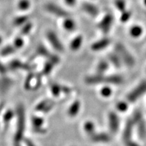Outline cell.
<instances>
[{
  "label": "cell",
  "mask_w": 146,
  "mask_h": 146,
  "mask_svg": "<svg viewBox=\"0 0 146 146\" xmlns=\"http://www.w3.org/2000/svg\"><path fill=\"white\" fill-rule=\"evenodd\" d=\"M109 68V63L106 60H102L97 66V72L99 74H103Z\"/></svg>",
  "instance_id": "ffe728a7"
},
{
  "label": "cell",
  "mask_w": 146,
  "mask_h": 146,
  "mask_svg": "<svg viewBox=\"0 0 146 146\" xmlns=\"http://www.w3.org/2000/svg\"><path fill=\"white\" fill-rule=\"evenodd\" d=\"M25 42L22 37H16L14 41V47L15 49H21L24 46Z\"/></svg>",
  "instance_id": "f546056e"
},
{
  "label": "cell",
  "mask_w": 146,
  "mask_h": 146,
  "mask_svg": "<svg viewBox=\"0 0 146 146\" xmlns=\"http://www.w3.org/2000/svg\"><path fill=\"white\" fill-rule=\"evenodd\" d=\"M91 139L94 142H98V143H107L110 141L111 137L104 133H94L91 135Z\"/></svg>",
  "instance_id": "8fae6325"
},
{
  "label": "cell",
  "mask_w": 146,
  "mask_h": 146,
  "mask_svg": "<svg viewBox=\"0 0 146 146\" xmlns=\"http://www.w3.org/2000/svg\"><path fill=\"white\" fill-rule=\"evenodd\" d=\"M32 122L33 123L34 128H39L41 127V126L43 123V120L39 117H33Z\"/></svg>",
  "instance_id": "d6a6232c"
},
{
  "label": "cell",
  "mask_w": 146,
  "mask_h": 146,
  "mask_svg": "<svg viewBox=\"0 0 146 146\" xmlns=\"http://www.w3.org/2000/svg\"><path fill=\"white\" fill-rule=\"evenodd\" d=\"M18 113V125L15 136V141L20 142L23 137L25 127V110L23 106H19L17 110Z\"/></svg>",
  "instance_id": "3957f363"
},
{
  "label": "cell",
  "mask_w": 146,
  "mask_h": 146,
  "mask_svg": "<svg viewBox=\"0 0 146 146\" xmlns=\"http://www.w3.org/2000/svg\"><path fill=\"white\" fill-rule=\"evenodd\" d=\"M16 49L14 48V46H11V45H8L3 47L2 50L0 52V54L2 56H8L9 55L13 54L15 51Z\"/></svg>",
  "instance_id": "d4e9b609"
},
{
  "label": "cell",
  "mask_w": 146,
  "mask_h": 146,
  "mask_svg": "<svg viewBox=\"0 0 146 146\" xmlns=\"http://www.w3.org/2000/svg\"><path fill=\"white\" fill-rule=\"evenodd\" d=\"M51 91L52 94L55 96H59L60 92L62 91V87L60 86L58 84H52L51 86Z\"/></svg>",
  "instance_id": "f1b7e54d"
},
{
  "label": "cell",
  "mask_w": 146,
  "mask_h": 146,
  "mask_svg": "<svg viewBox=\"0 0 146 146\" xmlns=\"http://www.w3.org/2000/svg\"><path fill=\"white\" fill-rule=\"evenodd\" d=\"M134 122L133 121L132 119L129 120L127 121V125H126L125 131L123 133V140L125 141V143L131 141V134H132L133 131V127L134 125Z\"/></svg>",
  "instance_id": "7c38bea8"
},
{
  "label": "cell",
  "mask_w": 146,
  "mask_h": 146,
  "mask_svg": "<svg viewBox=\"0 0 146 146\" xmlns=\"http://www.w3.org/2000/svg\"><path fill=\"white\" fill-rule=\"evenodd\" d=\"M54 106V103L50 100H45L41 102L36 107V110L38 111H41L43 112H47L50 111Z\"/></svg>",
  "instance_id": "4fadbf2b"
},
{
  "label": "cell",
  "mask_w": 146,
  "mask_h": 146,
  "mask_svg": "<svg viewBox=\"0 0 146 146\" xmlns=\"http://www.w3.org/2000/svg\"><path fill=\"white\" fill-rule=\"evenodd\" d=\"M80 102L78 101H75L73 102V104L70 106V107L68 109V115L70 116H75L77 113L78 112L80 109Z\"/></svg>",
  "instance_id": "d6986e66"
},
{
  "label": "cell",
  "mask_w": 146,
  "mask_h": 146,
  "mask_svg": "<svg viewBox=\"0 0 146 146\" xmlns=\"http://www.w3.org/2000/svg\"><path fill=\"white\" fill-rule=\"evenodd\" d=\"M116 108L118 110L121 111V112H124V111H126L127 109V104L124 102H118L116 105Z\"/></svg>",
  "instance_id": "e575fe53"
},
{
  "label": "cell",
  "mask_w": 146,
  "mask_h": 146,
  "mask_svg": "<svg viewBox=\"0 0 146 146\" xmlns=\"http://www.w3.org/2000/svg\"><path fill=\"white\" fill-rule=\"evenodd\" d=\"M63 27L67 31H72L76 28V23L72 18H65L63 22Z\"/></svg>",
  "instance_id": "9a60e30c"
},
{
  "label": "cell",
  "mask_w": 146,
  "mask_h": 146,
  "mask_svg": "<svg viewBox=\"0 0 146 146\" xmlns=\"http://www.w3.org/2000/svg\"><path fill=\"white\" fill-rule=\"evenodd\" d=\"M6 72V69H5V66H3L2 63L0 62V72L1 73H5Z\"/></svg>",
  "instance_id": "f35d334b"
},
{
  "label": "cell",
  "mask_w": 146,
  "mask_h": 146,
  "mask_svg": "<svg viewBox=\"0 0 146 146\" xmlns=\"http://www.w3.org/2000/svg\"><path fill=\"white\" fill-rule=\"evenodd\" d=\"M45 9L47 12H50L52 14L58 16V17L62 18H67L68 17L69 14L66 10H64L62 8L58 6V5L55 4L53 3H47L45 5Z\"/></svg>",
  "instance_id": "5b68a950"
},
{
  "label": "cell",
  "mask_w": 146,
  "mask_h": 146,
  "mask_svg": "<svg viewBox=\"0 0 146 146\" xmlns=\"http://www.w3.org/2000/svg\"><path fill=\"white\" fill-rule=\"evenodd\" d=\"M47 39L50 44L58 52H63L64 47L61 41H60L58 36L56 33L53 31H49L47 33Z\"/></svg>",
  "instance_id": "8992f818"
},
{
  "label": "cell",
  "mask_w": 146,
  "mask_h": 146,
  "mask_svg": "<svg viewBox=\"0 0 146 146\" xmlns=\"http://www.w3.org/2000/svg\"><path fill=\"white\" fill-rule=\"evenodd\" d=\"M125 145L127 146H140L139 145H138L137 143H135V142L133 141L132 140L127 142V143H125Z\"/></svg>",
  "instance_id": "74e56055"
},
{
  "label": "cell",
  "mask_w": 146,
  "mask_h": 146,
  "mask_svg": "<svg viewBox=\"0 0 146 146\" xmlns=\"http://www.w3.org/2000/svg\"><path fill=\"white\" fill-rule=\"evenodd\" d=\"M143 3H144V4H145V5L146 6V0H143Z\"/></svg>",
  "instance_id": "7bdbcfd3"
},
{
  "label": "cell",
  "mask_w": 146,
  "mask_h": 146,
  "mask_svg": "<svg viewBox=\"0 0 146 146\" xmlns=\"http://www.w3.org/2000/svg\"><path fill=\"white\" fill-rule=\"evenodd\" d=\"M64 2L69 6H73L76 2V0H64Z\"/></svg>",
  "instance_id": "8d00e7d4"
},
{
  "label": "cell",
  "mask_w": 146,
  "mask_h": 146,
  "mask_svg": "<svg viewBox=\"0 0 146 146\" xmlns=\"http://www.w3.org/2000/svg\"><path fill=\"white\" fill-rule=\"evenodd\" d=\"M31 7V2L29 0H20L18 3V8L22 11L29 10Z\"/></svg>",
  "instance_id": "cb8c5ba5"
},
{
  "label": "cell",
  "mask_w": 146,
  "mask_h": 146,
  "mask_svg": "<svg viewBox=\"0 0 146 146\" xmlns=\"http://www.w3.org/2000/svg\"><path fill=\"white\" fill-rule=\"evenodd\" d=\"M33 29V25L32 23H29V22H27V23L24 25V27H23L21 30V33L23 35H27L29 34V33Z\"/></svg>",
  "instance_id": "4dcf8cb0"
},
{
  "label": "cell",
  "mask_w": 146,
  "mask_h": 146,
  "mask_svg": "<svg viewBox=\"0 0 146 146\" xmlns=\"http://www.w3.org/2000/svg\"><path fill=\"white\" fill-rule=\"evenodd\" d=\"M10 67L13 70L15 69H24V70H29L31 68L29 66L25 64L23 62H21L19 60H13L10 63Z\"/></svg>",
  "instance_id": "2e32d148"
},
{
  "label": "cell",
  "mask_w": 146,
  "mask_h": 146,
  "mask_svg": "<svg viewBox=\"0 0 146 146\" xmlns=\"http://www.w3.org/2000/svg\"><path fill=\"white\" fill-rule=\"evenodd\" d=\"M114 5L120 12H123L126 10V2L125 0H115Z\"/></svg>",
  "instance_id": "4316f807"
},
{
  "label": "cell",
  "mask_w": 146,
  "mask_h": 146,
  "mask_svg": "<svg viewBox=\"0 0 146 146\" xmlns=\"http://www.w3.org/2000/svg\"><path fill=\"white\" fill-rule=\"evenodd\" d=\"M13 112H12V111L11 110H9L8 112H6V114H5V116H3V119L5 122H8L9 120H10L12 119V116H13Z\"/></svg>",
  "instance_id": "d590c367"
},
{
  "label": "cell",
  "mask_w": 146,
  "mask_h": 146,
  "mask_svg": "<svg viewBox=\"0 0 146 146\" xmlns=\"http://www.w3.org/2000/svg\"><path fill=\"white\" fill-rule=\"evenodd\" d=\"M1 42H2V38H1V36H0V45H1Z\"/></svg>",
  "instance_id": "b9f144b4"
},
{
  "label": "cell",
  "mask_w": 146,
  "mask_h": 146,
  "mask_svg": "<svg viewBox=\"0 0 146 146\" xmlns=\"http://www.w3.org/2000/svg\"><path fill=\"white\" fill-rule=\"evenodd\" d=\"M36 53L40 56H44V57L50 58V57L52 56V54L47 50V48L45 46L42 45H39L38 46L37 49H36Z\"/></svg>",
  "instance_id": "7402d4cb"
},
{
  "label": "cell",
  "mask_w": 146,
  "mask_h": 146,
  "mask_svg": "<svg viewBox=\"0 0 146 146\" xmlns=\"http://www.w3.org/2000/svg\"><path fill=\"white\" fill-rule=\"evenodd\" d=\"M124 79L120 75L112 74L108 76H104L103 74H96V75L87 76L85 78V83L89 85H96L101 83L114 84L120 85L123 83Z\"/></svg>",
  "instance_id": "6da1fadb"
},
{
  "label": "cell",
  "mask_w": 146,
  "mask_h": 146,
  "mask_svg": "<svg viewBox=\"0 0 146 146\" xmlns=\"http://www.w3.org/2000/svg\"><path fill=\"white\" fill-rule=\"evenodd\" d=\"M108 60L112 64L113 66H114L116 68H120L121 66V60L120 58L116 53H111L108 56Z\"/></svg>",
  "instance_id": "e0dca14e"
},
{
  "label": "cell",
  "mask_w": 146,
  "mask_h": 146,
  "mask_svg": "<svg viewBox=\"0 0 146 146\" xmlns=\"http://www.w3.org/2000/svg\"><path fill=\"white\" fill-rule=\"evenodd\" d=\"M113 22H114V18H113L112 15L108 14L100 22L98 27L104 33L107 34L110 30Z\"/></svg>",
  "instance_id": "52a82bcc"
},
{
  "label": "cell",
  "mask_w": 146,
  "mask_h": 146,
  "mask_svg": "<svg viewBox=\"0 0 146 146\" xmlns=\"http://www.w3.org/2000/svg\"><path fill=\"white\" fill-rule=\"evenodd\" d=\"M110 43V40L108 38H103L92 43V45H91V49L94 52H100L106 48Z\"/></svg>",
  "instance_id": "ba28073f"
},
{
  "label": "cell",
  "mask_w": 146,
  "mask_h": 146,
  "mask_svg": "<svg viewBox=\"0 0 146 146\" xmlns=\"http://www.w3.org/2000/svg\"><path fill=\"white\" fill-rule=\"evenodd\" d=\"M84 129L86 132L88 133L89 135H93L95 131V126L94 124L91 121H88L87 123H85V125H84Z\"/></svg>",
  "instance_id": "484cf974"
},
{
  "label": "cell",
  "mask_w": 146,
  "mask_h": 146,
  "mask_svg": "<svg viewBox=\"0 0 146 146\" xmlns=\"http://www.w3.org/2000/svg\"><path fill=\"white\" fill-rule=\"evenodd\" d=\"M81 8L84 12H86L89 15L93 17H95L98 15L100 11L98 7L96 5L89 2H84L81 4Z\"/></svg>",
  "instance_id": "9c48e42d"
},
{
  "label": "cell",
  "mask_w": 146,
  "mask_h": 146,
  "mask_svg": "<svg viewBox=\"0 0 146 146\" xmlns=\"http://www.w3.org/2000/svg\"><path fill=\"white\" fill-rule=\"evenodd\" d=\"M54 66H55L54 64L52 62H50V60H49L48 62H47L45 64V66L43 69V74H50V73L52 71L53 68H54Z\"/></svg>",
  "instance_id": "83f0119b"
},
{
  "label": "cell",
  "mask_w": 146,
  "mask_h": 146,
  "mask_svg": "<svg viewBox=\"0 0 146 146\" xmlns=\"http://www.w3.org/2000/svg\"><path fill=\"white\" fill-rule=\"evenodd\" d=\"M27 22H29V17L27 16H20L14 18V25L15 26L19 27L25 25Z\"/></svg>",
  "instance_id": "44dd1931"
},
{
  "label": "cell",
  "mask_w": 146,
  "mask_h": 146,
  "mask_svg": "<svg viewBox=\"0 0 146 146\" xmlns=\"http://www.w3.org/2000/svg\"><path fill=\"white\" fill-rule=\"evenodd\" d=\"M146 93V80L140 83L128 95L127 100L130 102H134Z\"/></svg>",
  "instance_id": "277c9868"
},
{
  "label": "cell",
  "mask_w": 146,
  "mask_h": 146,
  "mask_svg": "<svg viewBox=\"0 0 146 146\" xmlns=\"http://www.w3.org/2000/svg\"><path fill=\"white\" fill-rule=\"evenodd\" d=\"M83 38L82 35H78L75 36L74 38V39L71 41L70 44V47L71 50L76 52L78 51L80 49V47H81L82 44H83Z\"/></svg>",
  "instance_id": "5bb4252c"
},
{
  "label": "cell",
  "mask_w": 146,
  "mask_h": 146,
  "mask_svg": "<svg viewBox=\"0 0 146 146\" xmlns=\"http://www.w3.org/2000/svg\"><path fill=\"white\" fill-rule=\"evenodd\" d=\"M101 94L104 97H109L112 94V89L108 87H104L101 90Z\"/></svg>",
  "instance_id": "836d02e7"
},
{
  "label": "cell",
  "mask_w": 146,
  "mask_h": 146,
  "mask_svg": "<svg viewBox=\"0 0 146 146\" xmlns=\"http://www.w3.org/2000/svg\"><path fill=\"white\" fill-rule=\"evenodd\" d=\"M131 12L129 11H124L123 12H122L121 16H120V21L122 23H127L131 18Z\"/></svg>",
  "instance_id": "1f68e13d"
},
{
  "label": "cell",
  "mask_w": 146,
  "mask_h": 146,
  "mask_svg": "<svg viewBox=\"0 0 146 146\" xmlns=\"http://www.w3.org/2000/svg\"><path fill=\"white\" fill-rule=\"evenodd\" d=\"M130 35L133 38H138L143 34V29L141 26L139 25H134L130 29Z\"/></svg>",
  "instance_id": "ac0fdd59"
},
{
  "label": "cell",
  "mask_w": 146,
  "mask_h": 146,
  "mask_svg": "<svg viewBox=\"0 0 146 146\" xmlns=\"http://www.w3.org/2000/svg\"><path fill=\"white\" fill-rule=\"evenodd\" d=\"M14 146H20L19 144H18V142L15 141V143H14Z\"/></svg>",
  "instance_id": "60d3db41"
},
{
  "label": "cell",
  "mask_w": 146,
  "mask_h": 146,
  "mask_svg": "<svg viewBox=\"0 0 146 146\" xmlns=\"http://www.w3.org/2000/svg\"><path fill=\"white\" fill-rule=\"evenodd\" d=\"M138 134L140 138L143 139L146 135V127L143 120L138 123Z\"/></svg>",
  "instance_id": "603a6c76"
},
{
  "label": "cell",
  "mask_w": 146,
  "mask_h": 146,
  "mask_svg": "<svg viewBox=\"0 0 146 146\" xmlns=\"http://www.w3.org/2000/svg\"><path fill=\"white\" fill-rule=\"evenodd\" d=\"M25 143H26L27 146H35V144L29 139L25 140Z\"/></svg>",
  "instance_id": "ab89813d"
},
{
  "label": "cell",
  "mask_w": 146,
  "mask_h": 146,
  "mask_svg": "<svg viewBox=\"0 0 146 146\" xmlns=\"http://www.w3.org/2000/svg\"><path fill=\"white\" fill-rule=\"evenodd\" d=\"M109 127L112 133L117 132L119 127V119L116 113L110 112L109 114Z\"/></svg>",
  "instance_id": "30bf717a"
},
{
  "label": "cell",
  "mask_w": 146,
  "mask_h": 146,
  "mask_svg": "<svg viewBox=\"0 0 146 146\" xmlns=\"http://www.w3.org/2000/svg\"><path fill=\"white\" fill-rule=\"evenodd\" d=\"M115 53L118 55L122 62L128 67H133L135 64V60L133 55L122 43H118L115 45Z\"/></svg>",
  "instance_id": "7a4b0ae2"
}]
</instances>
